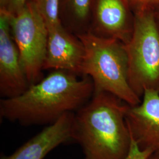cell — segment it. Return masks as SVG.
Listing matches in <instances>:
<instances>
[{"label": "cell", "mask_w": 159, "mask_h": 159, "mask_svg": "<svg viewBox=\"0 0 159 159\" xmlns=\"http://www.w3.org/2000/svg\"><path fill=\"white\" fill-rule=\"evenodd\" d=\"M153 153L150 150L141 149L131 137L130 150L125 159H148Z\"/></svg>", "instance_id": "9a60e30c"}, {"label": "cell", "mask_w": 159, "mask_h": 159, "mask_svg": "<svg viewBox=\"0 0 159 159\" xmlns=\"http://www.w3.org/2000/svg\"><path fill=\"white\" fill-rule=\"evenodd\" d=\"M129 105L104 91H94L91 99L74 113L71 139L84 159H125L131 142L125 120Z\"/></svg>", "instance_id": "7a4b0ae2"}, {"label": "cell", "mask_w": 159, "mask_h": 159, "mask_svg": "<svg viewBox=\"0 0 159 159\" xmlns=\"http://www.w3.org/2000/svg\"><path fill=\"white\" fill-rule=\"evenodd\" d=\"M148 159H159V152L152 154Z\"/></svg>", "instance_id": "2e32d148"}, {"label": "cell", "mask_w": 159, "mask_h": 159, "mask_svg": "<svg viewBox=\"0 0 159 159\" xmlns=\"http://www.w3.org/2000/svg\"><path fill=\"white\" fill-rule=\"evenodd\" d=\"M92 0H60V20L63 27L79 35L90 30Z\"/></svg>", "instance_id": "8fae6325"}, {"label": "cell", "mask_w": 159, "mask_h": 159, "mask_svg": "<svg viewBox=\"0 0 159 159\" xmlns=\"http://www.w3.org/2000/svg\"><path fill=\"white\" fill-rule=\"evenodd\" d=\"M78 36L85 48L80 75L92 80L94 91L110 93L130 106L139 104L140 97L129 82L125 44L116 39L99 37L89 33Z\"/></svg>", "instance_id": "3957f363"}, {"label": "cell", "mask_w": 159, "mask_h": 159, "mask_svg": "<svg viewBox=\"0 0 159 159\" xmlns=\"http://www.w3.org/2000/svg\"><path fill=\"white\" fill-rule=\"evenodd\" d=\"M54 70L18 96L0 100V117L23 126L48 125L64 114L76 112L94 93L92 80Z\"/></svg>", "instance_id": "6da1fadb"}, {"label": "cell", "mask_w": 159, "mask_h": 159, "mask_svg": "<svg viewBox=\"0 0 159 159\" xmlns=\"http://www.w3.org/2000/svg\"><path fill=\"white\" fill-rule=\"evenodd\" d=\"M74 112L64 114L54 123L47 125L12 153L1 159H44L61 144L72 140Z\"/></svg>", "instance_id": "30bf717a"}, {"label": "cell", "mask_w": 159, "mask_h": 159, "mask_svg": "<svg viewBox=\"0 0 159 159\" xmlns=\"http://www.w3.org/2000/svg\"><path fill=\"white\" fill-rule=\"evenodd\" d=\"M125 120L131 136L138 146L159 153V90H145L140 102L129 106Z\"/></svg>", "instance_id": "ba28073f"}, {"label": "cell", "mask_w": 159, "mask_h": 159, "mask_svg": "<svg viewBox=\"0 0 159 159\" xmlns=\"http://www.w3.org/2000/svg\"><path fill=\"white\" fill-rule=\"evenodd\" d=\"M9 16L12 36L29 83L32 85L43 79L48 27L31 0L16 14Z\"/></svg>", "instance_id": "5b68a950"}, {"label": "cell", "mask_w": 159, "mask_h": 159, "mask_svg": "<svg viewBox=\"0 0 159 159\" xmlns=\"http://www.w3.org/2000/svg\"><path fill=\"white\" fill-rule=\"evenodd\" d=\"M48 30L43 70H64L80 75L85 48L79 37L65 29L61 24Z\"/></svg>", "instance_id": "9c48e42d"}, {"label": "cell", "mask_w": 159, "mask_h": 159, "mask_svg": "<svg viewBox=\"0 0 159 159\" xmlns=\"http://www.w3.org/2000/svg\"><path fill=\"white\" fill-rule=\"evenodd\" d=\"M130 8L136 12L152 10L159 4V0H125Z\"/></svg>", "instance_id": "5bb4252c"}, {"label": "cell", "mask_w": 159, "mask_h": 159, "mask_svg": "<svg viewBox=\"0 0 159 159\" xmlns=\"http://www.w3.org/2000/svg\"><path fill=\"white\" fill-rule=\"evenodd\" d=\"M30 84L20 52L12 36L10 16L0 10V95L1 98L18 96Z\"/></svg>", "instance_id": "8992f818"}, {"label": "cell", "mask_w": 159, "mask_h": 159, "mask_svg": "<svg viewBox=\"0 0 159 159\" xmlns=\"http://www.w3.org/2000/svg\"><path fill=\"white\" fill-rule=\"evenodd\" d=\"M125 47L132 90L140 98L146 89L159 91V29L152 10L134 12L133 33Z\"/></svg>", "instance_id": "277c9868"}, {"label": "cell", "mask_w": 159, "mask_h": 159, "mask_svg": "<svg viewBox=\"0 0 159 159\" xmlns=\"http://www.w3.org/2000/svg\"><path fill=\"white\" fill-rule=\"evenodd\" d=\"M41 16L47 27L61 24L60 20V0H31Z\"/></svg>", "instance_id": "7c38bea8"}, {"label": "cell", "mask_w": 159, "mask_h": 159, "mask_svg": "<svg viewBox=\"0 0 159 159\" xmlns=\"http://www.w3.org/2000/svg\"><path fill=\"white\" fill-rule=\"evenodd\" d=\"M30 0H0V10L10 15L21 11Z\"/></svg>", "instance_id": "4fadbf2b"}, {"label": "cell", "mask_w": 159, "mask_h": 159, "mask_svg": "<svg viewBox=\"0 0 159 159\" xmlns=\"http://www.w3.org/2000/svg\"><path fill=\"white\" fill-rule=\"evenodd\" d=\"M156 21H157V24H159V11L158 12V14H157V18L156 17Z\"/></svg>", "instance_id": "e0dca14e"}, {"label": "cell", "mask_w": 159, "mask_h": 159, "mask_svg": "<svg viewBox=\"0 0 159 159\" xmlns=\"http://www.w3.org/2000/svg\"><path fill=\"white\" fill-rule=\"evenodd\" d=\"M125 0H92L89 33L116 39L124 44L130 39L134 17Z\"/></svg>", "instance_id": "52a82bcc"}]
</instances>
